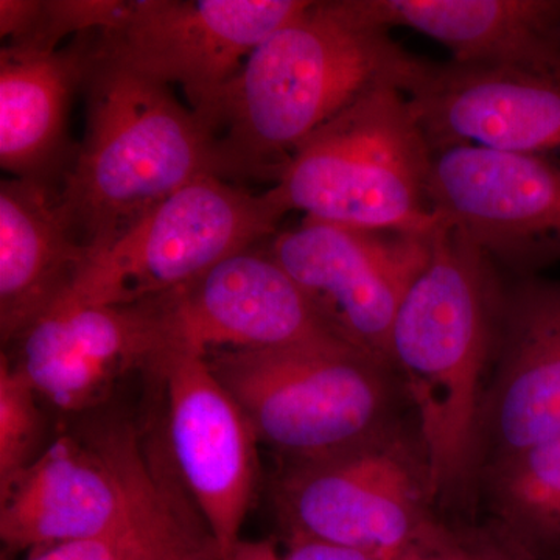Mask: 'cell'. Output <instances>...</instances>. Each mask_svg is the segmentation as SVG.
Here are the masks:
<instances>
[{
    "label": "cell",
    "mask_w": 560,
    "mask_h": 560,
    "mask_svg": "<svg viewBox=\"0 0 560 560\" xmlns=\"http://www.w3.org/2000/svg\"><path fill=\"white\" fill-rule=\"evenodd\" d=\"M84 86L86 135L60 200L73 234L95 256L187 184L226 173L209 125L167 84L103 57L97 36Z\"/></svg>",
    "instance_id": "obj_3"
},
{
    "label": "cell",
    "mask_w": 560,
    "mask_h": 560,
    "mask_svg": "<svg viewBox=\"0 0 560 560\" xmlns=\"http://www.w3.org/2000/svg\"><path fill=\"white\" fill-rule=\"evenodd\" d=\"M503 294L488 254L442 221L390 331V366L429 456L440 510L477 499L482 401Z\"/></svg>",
    "instance_id": "obj_2"
},
{
    "label": "cell",
    "mask_w": 560,
    "mask_h": 560,
    "mask_svg": "<svg viewBox=\"0 0 560 560\" xmlns=\"http://www.w3.org/2000/svg\"><path fill=\"white\" fill-rule=\"evenodd\" d=\"M272 504L283 536L329 541L375 560L427 544L445 526L418 427L405 418L348 452L283 466Z\"/></svg>",
    "instance_id": "obj_6"
},
{
    "label": "cell",
    "mask_w": 560,
    "mask_h": 560,
    "mask_svg": "<svg viewBox=\"0 0 560 560\" xmlns=\"http://www.w3.org/2000/svg\"><path fill=\"white\" fill-rule=\"evenodd\" d=\"M205 359L283 466L348 452L404 419L408 407L396 372L348 345L223 350Z\"/></svg>",
    "instance_id": "obj_5"
},
{
    "label": "cell",
    "mask_w": 560,
    "mask_h": 560,
    "mask_svg": "<svg viewBox=\"0 0 560 560\" xmlns=\"http://www.w3.org/2000/svg\"><path fill=\"white\" fill-rule=\"evenodd\" d=\"M383 27L438 40L460 65L560 80V0H364Z\"/></svg>",
    "instance_id": "obj_17"
},
{
    "label": "cell",
    "mask_w": 560,
    "mask_h": 560,
    "mask_svg": "<svg viewBox=\"0 0 560 560\" xmlns=\"http://www.w3.org/2000/svg\"><path fill=\"white\" fill-rule=\"evenodd\" d=\"M150 302L167 350L208 357L223 350L346 345L268 250L234 254Z\"/></svg>",
    "instance_id": "obj_12"
},
{
    "label": "cell",
    "mask_w": 560,
    "mask_h": 560,
    "mask_svg": "<svg viewBox=\"0 0 560 560\" xmlns=\"http://www.w3.org/2000/svg\"><path fill=\"white\" fill-rule=\"evenodd\" d=\"M223 560H375L363 552L311 539L283 536L282 540L241 539Z\"/></svg>",
    "instance_id": "obj_23"
},
{
    "label": "cell",
    "mask_w": 560,
    "mask_h": 560,
    "mask_svg": "<svg viewBox=\"0 0 560 560\" xmlns=\"http://www.w3.org/2000/svg\"><path fill=\"white\" fill-rule=\"evenodd\" d=\"M151 370L165 383L176 469L217 558L223 560L242 539L243 523L253 506L259 441L205 357L167 350Z\"/></svg>",
    "instance_id": "obj_11"
},
{
    "label": "cell",
    "mask_w": 560,
    "mask_h": 560,
    "mask_svg": "<svg viewBox=\"0 0 560 560\" xmlns=\"http://www.w3.org/2000/svg\"><path fill=\"white\" fill-rule=\"evenodd\" d=\"M165 560H219V558L206 529H198V526L189 521L173 541Z\"/></svg>",
    "instance_id": "obj_26"
},
{
    "label": "cell",
    "mask_w": 560,
    "mask_h": 560,
    "mask_svg": "<svg viewBox=\"0 0 560 560\" xmlns=\"http://www.w3.org/2000/svg\"><path fill=\"white\" fill-rule=\"evenodd\" d=\"M559 436L560 280L522 276L501 304L482 401L481 469Z\"/></svg>",
    "instance_id": "obj_15"
},
{
    "label": "cell",
    "mask_w": 560,
    "mask_h": 560,
    "mask_svg": "<svg viewBox=\"0 0 560 560\" xmlns=\"http://www.w3.org/2000/svg\"><path fill=\"white\" fill-rule=\"evenodd\" d=\"M405 97L431 153L477 147L560 158V80L425 61Z\"/></svg>",
    "instance_id": "obj_14"
},
{
    "label": "cell",
    "mask_w": 560,
    "mask_h": 560,
    "mask_svg": "<svg viewBox=\"0 0 560 560\" xmlns=\"http://www.w3.org/2000/svg\"><path fill=\"white\" fill-rule=\"evenodd\" d=\"M127 2L121 0H36L31 24L20 38L3 46L55 51L66 36L108 31Z\"/></svg>",
    "instance_id": "obj_22"
},
{
    "label": "cell",
    "mask_w": 560,
    "mask_h": 560,
    "mask_svg": "<svg viewBox=\"0 0 560 560\" xmlns=\"http://www.w3.org/2000/svg\"><path fill=\"white\" fill-rule=\"evenodd\" d=\"M431 235L305 217L300 226L276 235L268 253L338 340L393 370L390 331L401 302L430 259Z\"/></svg>",
    "instance_id": "obj_8"
},
{
    "label": "cell",
    "mask_w": 560,
    "mask_h": 560,
    "mask_svg": "<svg viewBox=\"0 0 560 560\" xmlns=\"http://www.w3.org/2000/svg\"><path fill=\"white\" fill-rule=\"evenodd\" d=\"M431 165L404 92L378 88L316 131L270 189L307 219L429 237L442 224Z\"/></svg>",
    "instance_id": "obj_4"
},
{
    "label": "cell",
    "mask_w": 560,
    "mask_h": 560,
    "mask_svg": "<svg viewBox=\"0 0 560 560\" xmlns=\"http://www.w3.org/2000/svg\"><path fill=\"white\" fill-rule=\"evenodd\" d=\"M471 560H534L490 525L460 530Z\"/></svg>",
    "instance_id": "obj_24"
},
{
    "label": "cell",
    "mask_w": 560,
    "mask_h": 560,
    "mask_svg": "<svg viewBox=\"0 0 560 560\" xmlns=\"http://www.w3.org/2000/svg\"><path fill=\"white\" fill-rule=\"evenodd\" d=\"M477 499L488 525L534 560H560V436L486 464Z\"/></svg>",
    "instance_id": "obj_19"
},
{
    "label": "cell",
    "mask_w": 560,
    "mask_h": 560,
    "mask_svg": "<svg viewBox=\"0 0 560 560\" xmlns=\"http://www.w3.org/2000/svg\"><path fill=\"white\" fill-rule=\"evenodd\" d=\"M91 260L73 234L60 189L31 179L0 184V337L14 345L72 293Z\"/></svg>",
    "instance_id": "obj_16"
},
{
    "label": "cell",
    "mask_w": 560,
    "mask_h": 560,
    "mask_svg": "<svg viewBox=\"0 0 560 560\" xmlns=\"http://www.w3.org/2000/svg\"><path fill=\"white\" fill-rule=\"evenodd\" d=\"M287 213L271 189L250 194L219 176L194 180L91 256L66 298L103 305L156 300L254 248Z\"/></svg>",
    "instance_id": "obj_7"
},
{
    "label": "cell",
    "mask_w": 560,
    "mask_h": 560,
    "mask_svg": "<svg viewBox=\"0 0 560 560\" xmlns=\"http://www.w3.org/2000/svg\"><path fill=\"white\" fill-rule=\"evenodd\" d=\"M305 0H127L119 20L97 33V50L160 83L179 84L200 119L243 62Z\"/></svg>",
    "instance_id": "obj_9"
},
{
    "label": "cell",
    "mask_w": 560,
    "mask_h": 560,
    "mask_svg": "<svg viewBox=\"0 0 560 560\" xmlns=\"http://www.w3.org/2000/svg\"><path fill=\"white\" fill-rule=\"evenodd\" d=\"M441 220L522 276L560 261V158L455 147L433 153Z\"/></svg>",
    "instance_id": "obj_10"
},
{
    "label": "cell",
    "mask_w": 560,
    "mask_h": 560,
    "mask_svg": "<svg viewBox=\"0 0 560 560\" xmlns=\"http://www.w3.org/2000/svg\"><path fill=\"white\" fill-rule=\"evenodd\" d=\"M131 438L92 448L65 436L0 489V539L38 552L103 536L131 510L143 467Z\"/></svg>",
    "instance_id": "obj_13"
},
{
    "label": "cell",
    "mask_w": 560,
    "mask_h": 560,
    "mask_svg": "<svg viewBox=\"0 0 560 560\" xmlns=\"http://www.w3.org/2000/svg\"><path fill=\"white\" fill-rule=\"evenodd\" d=\"M190 518L171 489L143 464L127 517L94 539L32 552L27 560H165Z\"/></svg>",
    "instance_id": "obj_20"
},
{
    "label": "cell",
    "mask_w": 560,
    "mask_h": 560,
    "mask_svg": "<svg viewBox=\"0 0 560 560\" xmlns=\"http://www.w3.org/2000/svg\"><path fill=\"white\" fill-rule=\"evenodd\" d=\"M389 560H471L460 530L445 525L438 536Z\"/></svg>",
    "instance_id": "obj_25"
},
{
    "label": "cell",
    "mask_w": 560,
    "mask_h": 560,
    "mask_svg": "<svg viewBox=\"0 0 560 560\" xmlns=\"http://www.w3.org/2000/svg\"><path fill=\"white\" fill-rule=\"evenodd\" d=\"M364 0L308 2L243 62L205 117L226 179L278 183L324 125L378 88L410 90L425 61L401 49Z\"/></svg>",
    "instance_id": "obj_1"
},
{
    "label": "cell",
    "mask_w": 560,
    "mask_h": 560,
    "mask_svg": "<svg viewBox=\"0 0 560 560\" xmlns=\"http://www.w3.org/2000/svg\"><path fill=\"white\" fill-rule=\"evenodd\" d=\"M39 394L9 355L0 357V489L38 458L44 434Z\"/></svg>",
    "instance_id": "obj_21"
},
{
    "label": "cell",
    "mask_w": 560,
    "mask_h": 560,
    "mask_svg": "<svg viewBox=\"0 0 560 560\" xmlns=\"http://www.w3.org/2000/svg\"><path fill=\"white\" fill-rule=\"evenodd\" d=\"M97 33L55 51L0 50V165L14 178L55 187L70 167L68 117ZM73 160V158H72Z\"/></svg>",
    "instance_id": "obj_18"
}]
</instances>
